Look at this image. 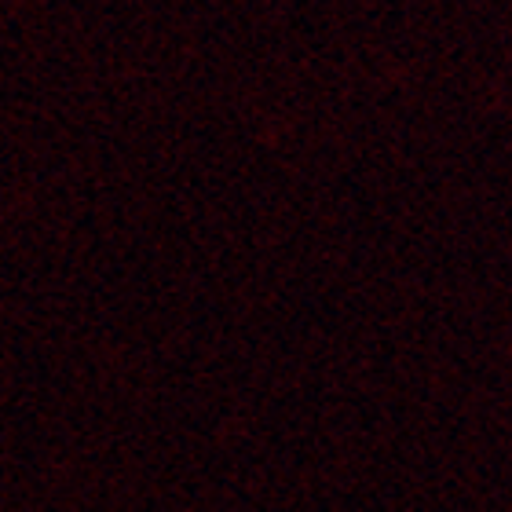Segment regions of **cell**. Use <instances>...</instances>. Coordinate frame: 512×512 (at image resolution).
Masks as SVG:
<instances>
[]
</instances>
